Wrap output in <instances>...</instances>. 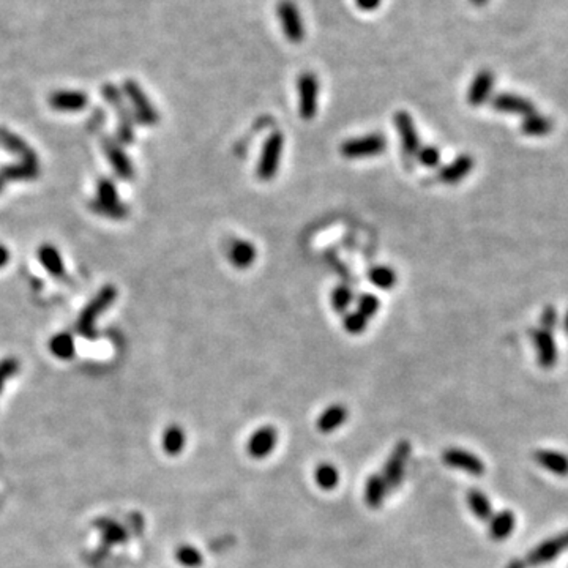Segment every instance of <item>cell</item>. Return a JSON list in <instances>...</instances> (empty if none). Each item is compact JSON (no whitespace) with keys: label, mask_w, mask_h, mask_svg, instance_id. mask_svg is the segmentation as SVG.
I'll list each match as a JSON object with an SVG mask.
<instances>
[{"label":"cell","mask_w":568,"mask_h":568,"mask_svg":"<svg viewBox=\"0 0 568 568\" xmlns=\"http://www.w3.org/2000/svg\"><path fill=\"white\" fill-rule=\"evenodd\" d=\"M368 277H370L371 283L375 284L376 288L386 289V291L395 288V284H397V281H398L397 272L387 266L372 267L368 273Z\"/></svg>","instance_id":"obj_26"},{"label":"cell","mask_w":568,"mask_h":568,"mask_svg":"<svg viewBox=\"0 0 568 568\" xmlns=\"http://www.w3.org/2000/svg\"><path fill=\"white\" fill-rule=\"evenodd\" d=\"M277 15L288 42L294 44L302 43L307 32L297 5L292 0H281L277 5Z\"/></svg>","instance_id":"obj_5"},{"label":"cell","mask_w":568,"mask_h":568,"mask_svg":"<svg viewBox=\"0 0 568 568\" xmlns=\"http://www.w3.org/2000/svg\"><path fill=\"white\" fill-rule=\"evenodd\" d=\"M417 158L424 168H436L440 162V153L438 150V147L434 146H427L420 147L417 152Z\"/></svg>","instance_id":"obj_34"},{"label":"cell","mask_w":568,"mask_h":568,"mask_svg":"<svg viewBox=\"0 0 568 568\" xmlns=\"http://www.w3.org/2000/svg\"><path fill=\"white\" fill-rule=\"evenodd\" d=\"M474 158L470 155H460V157L453 160L450 164L442 168L439 172V180L447 185H456V183L463 182L474 169Z\"/></svg>","instance_id":"obj_13"},{"label":"cell","mask_w":568,"mask_h":568,"mask_svg":"<svg viewBox=\"0 0 568 568\" xmlns=\"http://www.w3.org/2000/svg\"><path fill=\"white\" fill-rule=\"evenodd\" d=\"M491 107L502 114H513V116H529L535 112V105L531 100L515 94H499L492 96Z\"/></svg>","instance_id":"obj_10"},{"label":"cell","mask_w":568,"mask_h":568,"mask_svg":"<svg viewBox=\"0 0 568 568\" xmlns=\"http://www.w3.org/2000/svg\"><path fill=\"white\" fill-rule=\"evenodd\" d=\"M532 338L537 349L538 363H540V366L544 370L553 368L556 361H558V346H556L553 334H551L549 330L538 329L533 332Z\"/></svg>","instance_id":"obj_11"},{"label":"cell","mask_w":568,"mask_h":568,"mask_svg":"<svg viewBox=\"0 0 568 568\" xmlns=\"http://www.w3.org/2000/svg\"><path fill=\"white\" fill-rule=\"evenodd\" d=\"M490 526H488V532L492 540L501 542L512 535L516 526V516L512 510H502V512L494 513L490 518Z\"/></svg>","instance_id":"obj_16"},{"label":"cell","mask_w":568,"mask_h":568,"mask_svg":"<svg viewBox=\"0 0 568 568\" xmlns=\"http://www.w3.org/2000/svg\"><path fill=\"white\" fill-rule=\"evenodd\" d=\"M409 456H411L409 440H399L398 444L395 445L393 451L390 453L386 466H384L382 479L386 481L388 490H395V488H398L401 485Z\"/></svg>","instance_id":"obj_4"},{"label":"cell","mask_w":568,"mask_h":568,"mask_svg":"<svg viewBox=\"0 0 568 568\" xmlns=\"http://www.w3.org/2000/svg\"><path fill=\"white\" fill-rule=\"evenodd\" d=\"M354 300L352 291L347 286H338L335 291L332 292V307L336 313H346L347 308L351 307Z\"/></svg>","instance_id":"obj_27"},{"label":"cell","mask_w":568,"mask_h":568,"mask_svg":"<svg viewBox=\"0 0 568 568\" xmlns=\"http://www.w3.org/2000/svg\"><path fill=\"white\" fill-rule=\"evenodd\" d=\"M535 461L548 472L558 477H568V456L556 450H537L533 453Z\"/></svg>","instance_id":"obj_17"},{"label":"cell","mask_w":568,"mask_h":568,"mask_svg":"<svg viewBox=\"0 0 568 568\" xmlns=\"http://www.w3.org/2000/svg\"><path fill=\"white\" fill-rule=\"evenodd\" d=\"M227 257H229V261L232 262V266L235 268L246 270V268H250L252 264L256 262L257 250L255 245L248 242V240H243V239L234 240V242L229 245Z\"/></svg>","instance_id":"obj_14"},{"label":"cell","mask_w":568,"mask_h":568,"mask_svg":"<svg viewBox=\"0 0 568 568\" xmlns=\"http://www.w3.org/2000/svg\"><path fill=\"white\" fill-rule=\"evenodd\" d=\"M16 371H18V363H16V360H5L3 363H0V388H2L5 379L15 375Z\"/></svg>","instance_id":"obj_36"},{"label":"cell","mask_w":568,"mask_h":568,"mask_svg":"<svg viewBox=\"0 0 568 568\" xmlns=\"http://www.w3.org/2000/svg\"><path fill=\"white\" fill-rule=\"evenodd\" d=\"M568 549V531L560 533L558 537L549 538V540L543 542L538 544L537 548H533L529 556H527L526 564L537 567L542 564H548V562L558 559L559 556Z\"/></svg>","instance_id":"obj_7"},{"label":"cell","mask_w":568,"mask_h":568,"mask_svg":"<svg viewBox=\"0 0 568 568\" xmlns=\"http://www.w3.org/2000/svg\"><path fill=\"white\" fill-rule=\"evenodd\" d=\"M183 447H185V433H183L180 427L172 424L163 434V449L168 455L174 456L179 455L183 450Z\"/></svg>","instance_id":"obj_24"},{"label":"cell","mask_w":568,"mask_h":568,"mask_svg":"<svg viewBox=\"0 0 568 568\" xmlns=\"http://www.w3.org/2000/svg\"><path fill=\"white\" fill-rule=\"evenodd\" d=\"M314 480L322 490H334L338 481H340V472H338L334 464L322 463L314 470Z\"/></svg>","instance_id":"obj_25"},{"label":"cell","mask_w":568,"mask_h":568,"mask_svg":"<svg viewBox=\"0 0 568 568\" xmlns=\"http://www.w3.org/2000/svg\"><path fill=\"white\" fill-rule=\"evenodd\" d=\"M116 297V289L112 288H106L105 291H101V294L95 298L94 303L85 309L84 316L79 320V332H81L83 335L85 336H92V324H94V320L96 318V314L100 311H103L109 303L112 302V298Z\"/></svg>","instance_id":"obj_15"},{"label":"cell","mask_w":568,"mask_h":568,"mask_svg":"<svg viewBox=\"0 0 568 568\" xmlns=\"http://www.w3.org/2000/svg\"><path fill=\"white\" fill-rule=\"evenodd\" d=\"M388 488L384 481L382 475H371V477L366 480L365 485V502L370 508H381L384 499H386Z\"/></svg>","instance_id":"obj_21"},{"label":"cell","mask_w":568,"mask_h":568,"mask_svg":"<svg viewBox=\"0 0 568 568\" xmlns=\"http://www.w3.org/2000/svg\"><path fill=\"white\" fill-rule=\"evenodd\" d=\"M284 152V135L281 131H273L267 136L262 146L261 158L257 163V177L262 182H270L279 171L281 160Z\"/></svg>","instance_id":"obj_1"},{"label":"cell","mask_w":568,"mask_h":568,"mask_svg":"<svg viewBox=\"0 0 568 568\" xmlns=\"http://www.w3.org/2000/svg\"><path fill=\"white\" fill-rule=\"evenodd\" d=\"M564 330L567 332L568 334V311H567V314H565V318H564Z\"/></svg>","instance_id":"obj_41"},{"label":"cell","mask_w":568,"mask_h":568,"mask_svg":"<svg viewBox=\"0 0 568 568\" xmlns=\"http://www.w3.org/2000/svg\"><path fill=\"white\" fill-rule=\"evenodd\" d=\"M521 131L526 136H547L553 131V122L551 119L538 114L537 111L529 114L521 122Z\"/></svg>","instance_id":"obj_22"},{"label":"cell","mask_w":568,"mask_h":568,"mask_svg":"<svg viewBox=\"0 0 568 568\" xmlns=\"http://www.w3.org/2000/svg\"><path fill=\"white\" fill-rule=\"evenodd\" d=\"M319 79L313 71H305L298 76V112L303 120H313L319 109Z\"/></svg>","instance_id":"obj_3"},{"label":"cell","mask_w":568,"mask_h":568,"mask_svg":"<svg viewBox=\"0 0 568 568\" xmlns=\"http://www.w3.org/2000/svg\"><path fill=\"white\" fill-rule=\"evenodd\" d=\"M368 320L363 314H360L359 311L349 313L344 316V329H346L347 334L351 335H360L363 334L368 327Z\"/></svg>","instance_id":"obj_30"},{"label":"cell","mask_w":568,"mask_h":568,"mask_svg":"<svg viewBox=\"0 0 568 568\" xmlns=\"http://www.w3.org/2000/svg\"><path fill=\"white\" fill-rule=\"evenodd\" d=\"M107 155H109V158L112 160V163H114V166H116V171L119 172L120 175H122V179H130L131 177V166H130V162H128V158L125 157V155L119 150L117 147H107Z\"/></svg>","instance_id":"obj_31"},{"label":"cell","mask_w":568,"mask_h":568,"mask_svg":"<svg viewBox=\"0 0 568 568\" xmlns=\"http://www.w3.org/2000/svg\"><path fill=\"white\" fill-rule=\"evenodd\" d=\"M558 320H559V313L554 307H547L542 311V318H540L542 329L551 332L556 327V324H558Z\"/></svg>","instance_id":"obj_35"},{"label":"cell","mask_w":568,"mask_h":568,"mask_svg":"<svg viewBox=\"0 0 568 568\" xmlns=\"http://www.w3.org/2000/svg\"><path fill=\"white\" fill-rule=\"evenodd\" d=\"M347 420V409L343 404H334L322 412L318 418V429L320 433L329 434L336 431V428H340L341 424L346 423Z\"/></svg>","instance_id":"obj_19"},{"label":"cell","mask_w":568,"mask_h":568,"mask_svg":"<svg viewBox=\"0 0 568 568\" xmlns=\"http://www.w3.org/2000/svg\"><path fill=\"white\" fill-rule=\"evenodd\" d=\"M277 429L273 427H261L257 431L250 436L248 444H246V451L255 460H262V458H267L270 455L275 445H277Z\"/></svg>","instance_id":"obj_9"},{"label":"cell","mask_w":568,"mask_h":568,"mask_svg":"<svg viewBox=\"0 0 568 568\" xmlns=\"http://www.w3.org/2000/svg\"><path fill=\"white\" fill-rule=\"evenodd\" d=\"M0 187H2V179H0Z\"/></svg>","instance_id":"obj_42"},{"label":"cell","mask_w":568,"mask_h":568,"mask_svg":"<svg viewBox=\"0 0 568 568\" xmlns=\"http://www.w3.org/2000/svg\"><path fill=\"white\" fill-rule=\"evenodd\" d=\"M470 3L475 5V7H483L488 3V0H470Z\"/></svg>","instance_id":"obj_40"},{"label":"cell","mask_w":568,"mask_h":568,"mask_svg":"<svg viewBox=\"0 0 568 568\" xmlns=\"http://www.w3.org/2000/svg\"><path fill=\"white\" fill-rule=\"evenodd\" d=\"M387 148V137L381 133H371L366 136L354 137L343 142L340 147V153L344 158L359 160V158H371L382 155Z\"/></svg>","instance_id":"obj_2"},{"label":"cell","mask_w":568,"mask_h":568,"mask_svg":"<svg viewBox=\"0 0 568 568\" xmlns=\"http://www.w3.org/2000/svg\"><path fill=\"white\" fill-rule=\"evenodd\" d=\"M382 0H355V5L361 11H375L376 8L381 7Z\"/></svg>","instance_id":"obj_37"},{"label":"cell","mask_w":568,"mask_h":568,"mask_svg":"<svg viewBox=\"0 0 568 568\" xmlns=\"http://www.w3.org/2000/svg\"><path fill=\"white\" fill-rule=\"evenodd\" d=\"M175 559L179 560V564L188 568H196L199 565H203L204 562L199 551L193 547H180L175 551Z\"/></svg>","instance_id":"obj_28"},{"label":"cell","mask_w":568,"mask_h":568,"mask_svg":"<svg viewBox=\"0 0 568 568\" xmlns=\"http://www.w3.org/2000/svg\"><path fill=\"white\" fill-rule=\"evenodd\" d=\"M49 103L51 106L59 109V111H79V109L87 105V96L83 92L62 90L55 92L49 98Z\"/></svg>","instance_id":"obj_20"},{"label":"cell","mask_w":568,"mask_h":568,"mask_svg":"<svg viewBox=\"0 0 568 568\" xmlns=\"http://www.w3.org/2000/svg\"><path fill=\"white\" fill-rule=\"evenodd\" d=\"M492 89H494V74L490 70H480L469 87L467 103L474 107L485 105Z\"/></svg>","instance_id":"obj_12"},{"label":"cell","mask_w":568,"mask_h":568,"mask_svg":"<svg viewBox=\"0 0 568 568\" xmlns=\"http://www.w3.org/2000/svg\"><path fill=\"white\" fill-rule=\"evenodd\" d=\"M40 257H42L44 267L48 268L49 272H53L57 277H62L63 275L62 261L53 246H44V248H42V251H40Z\"/></svg>","instance_id":"obj_29"},{"label":"cell","mask_w":568,"mask_h":568,"mask_svg":"<svg viewBox=\"0 0 568 568\" xmlns=\"http://www.w3.org/2000/svg\"><path fill=\"white\" fill-rule=\"evenodd\" d=\"M466 501L470 512L475 515V518L480 521H490L492 516V507L490 499H488L486 494H483V491L470 490L467 492Z\"/></svg>","instance_id":"obj_23"},{"label":"cell","mask_w":568,"mask_h":568,"mask_svg":"<svg viewBox=\"0 0 568 568\" xmlns=\"http://www.w3.org/2000/svg\"><path fill=\"white\" fill-rule=\"evenodd\" d=\"M7 259H8V251L3 248V246H0V267L3 266L5 262H7Z\"/></svg>","instance_id":"obj_39"},{"label":"cell","mask_w":568,"mask_h":568,"mask_svg":"<svg viewBox=\"0 0 568 568\" xmlns=\"http://www.w3.org/2000/svg\"><path fill=\"white\" fill-rule=\"evenodd\" d=\"M379 308H381V302H379L372 294H363L359 297L357 311L360 314H363L366 319H371L372 316L379 311Z\"/></svg>","instance_id":"obj_33"},{"label":"cell","mask_w":568,"mask_h":568,"mask_svg":"<svg viewBox=\"0 0 568 568\" xmlns=\"http://www.w3.org/2000/svg\"><path fill=\"white\" fill-rule=\"evenodd\" d=\"M51 349H53V352L57 355V357L70 359L74 352V344H73L71 336H68V335L55 336L53 343H51Z\"/></svg>","instance_id":"obj_32"},{"label":"cell","mask_w":568,"mask_h":568,"mask_svg":"<svg viewBox=\"0 0 568 568\" xmlns=\"http://www.w3.org/2000/svg\"><path fill=\"white\" fill-rule=\"evenodd\" d=\"M125 90H126V94L130 95V98L133 100V105L137 109V116H139L141 122H144V123L157 122L158 114L150 105V101L147 100V96L142 94L141 87H137L135 83L128 81V83H125Z\"/></svg>","instance_id":"obj_18"},{"label":"cell","mask_w":568,"mask_h":568,"mask_svg":"<svg viewBox=\"0 0 568 568\" xmlns=\"http://www.w3.org/2000/svg\"><path fill=\"white\" fill-rule=\"evenodd\" d=\"M442 460L453 469H460L470 475H483L485 474V463L475 456L472 451L463 450V449H447L442 455Z\"/></svg>","instance_id":"obj_8"},{"label":"cell","mask_w":568,"mask_h":568,"mask_svg":"<svg viewBox=\"0 0 568 568\" xmlns=\"http://www.w3.org/2000/svg\"><path fill=\"white\" fill-rule=\"evenodd\" d=\"M395 125H397L401 150H403L404 157L409 160L417 157L418 148H420V136H418L415 123L409 116V112L398 111L395 114Z\"/></svg>","instance_id":"obj_6"},{"label":"cell","mask_w":568,"mask_h":568,"mask_svg":"<svg viewBox=\"0 0 568 568\" xmlns=\"http://www.w3.org/2000/svg\"><path fill=\"white\" fill-rule=\"evenodd\" d=\"M505 568H527V564L523 560H512Z\"/></svg>","instance_id":"obj_38"}]
</instances>
